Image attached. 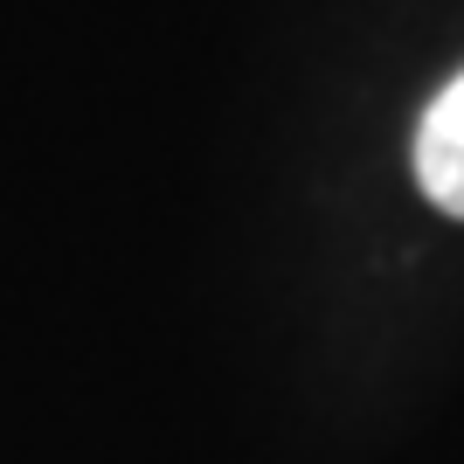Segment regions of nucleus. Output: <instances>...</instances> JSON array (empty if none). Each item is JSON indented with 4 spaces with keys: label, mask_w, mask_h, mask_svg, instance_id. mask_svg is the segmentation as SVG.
I'll return each instance as SVG.
<instances>
[{
    "label": "nucleus",
    "mask_w": 464,
    "mask_h": 464,
    "mask_svg": "<svg viewBox=\"0 0 464 464\" xmlns=\"http://www.w3.org/2000/svg\"><path fill=\"white\" fill-rule=\"evenodd\" d=\"M416 188L444 215H464V70L430 97L416 125Z\"/></svg>",
    "instance_id": "obj_1"
}]
</instances>
